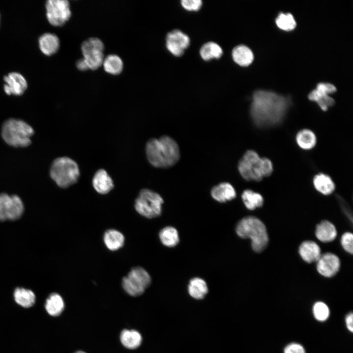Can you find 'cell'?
<instances>
[{
  "mask_svg": "<svg viewBox=\"0 0 353 353\" xmlns=\"http://www.w3.org/2000/svg\"><path fill=\"white\" fill-rule=\"evenodd\" d=\"M290 102V98L273 91H255L250 109L252 121L258 128L278 126L285 118Z\"/></svg>",
  "mask_w": 353,
  "mask_h": 353,
  "instance_id": "1",
  "label": "cell"
},
{
  "mask_svg": "<svg viewBox=\"0 0 353 353\" xmlns=\"http://www.w3.org/2000/svg\"><path fill=\"white\" fill-rule=\"evenodd\" d=\"M145 151L149 162L154 167L166 169L175 165L180 158L177 143L169 135L152 138L146 143Z\"/></svg>",
  "mask_w": 353,
  "mask_h": 353,
  "instance_id": "2",
  "label": "cell"
},
{
  "mask_svg": "<svg viewBox=\"0 0 353 353\" xmlns=\"http://www.w3.org/2000/svg\"><path fill=\"white\" fill-rule=\"evenodd\" d=\"M236 232L241 238L251 240L252 247L255 252H262L268 244L269 237L266 227L255 217L248 216L242 219L236 226Z\"/></svg>",
  "mask_w": 353,
  "mask_h": 353,
  "instance_id": "3",
  "label": "cell"
},
{
  "mask_svg": "<svg viewBox=\"0 0 353 353\" xmlns=\"http://www.w3.org/2000/svg\"><path fill=\"white\" fill-rule=\"evenodd\" d=\"M1 133L2 139L8 145L18 148L28 146L34 131L25 121L10 118L3 123Z\"/></svg>",
  "mask_w": 353,
  "mask_h": 353,
  "instance_id": "4",
  "label": "cell"
},
{
  "mask_svg": "<svg viewBox=\"0 0 353 353\" xmlns=\"http://www.w3.org/2000/svg\"><path fill=\"white\" fill-rule=\"evenodd\" d=\"M50 175L57 186L66 188L77 182L80 171L75 161L70 157L63 156L57 157L52 161Z\"/></svg>",
  "mask_w": 353,
  "mask_h": 353,
  "instance_id": "5",
  "label": "cell"
},
{
  "mask_svg": "<svg viewBox=\"0 0 353 353\" xmlns=\"http://www.w3.org/2000/svg\"><path fill=\"white\" fill-rule=\"evenodd\" d=\"M164 201L157 192L150 189L140 190L134 202L136 211L147 218H153L160 215Z\"/></svg>",
  "mask_w": 353,
  "mask_h": 353,
  "instance_id": "6",
  "label": "cell"
},
{
  "mask_svg": "<svg viewBox=\"0 0 353 353\" xmlns=\"http://www.w3.org/2000/svg\"><path fill=\"white\" fill-rule=\"evenodd\" d=\"M151 283V277L148 272L141 267H135L123 277L122 284L126 293L137 297L142 295Z\"/></svg>",
  "mask_w": 353,
  "mask_h": 353,
  "instance_id": "7",
  "label": "cell"
},
{
  "mask_svg": "<svg viewBox=\"0 0 353 353\" xmlns=\"http://www.w3.org/2000/svg\"><path fill=\"white\" fill-rule=\"evenodd\" d=\"M237 168L241 176L246 181H260L263 178L261 158L252 150H247L239 160Z\"/></svg>",
  "mask_w": 353,
  "mask_h": 353,
  "instance_id": "8",
  "label": "cell"
},
{
  "mask_svg": "<svg viewBox=\"0 0 353 353\" xmlns=\"http://www.w3.org/2000/svg\"><path fill=\"white\" fill-rule=\"evenodd\" d=\"M46 9L47 20L53 26L63 25L71 17L70 3L67 0H48Z\"/></svg>",
  "mask_w": 353,
  "mask_h": 353,
  "instance_id": "9",
  "label": "cell"
},
{
  "mask_svg": "<svg viewBox=\"0 0 353 353\" xmlns=\"http://www.w3.org/2000/svg\"><path fill=\"white\" fill-rule=\"evenodd\" d=\"M24 210V203L19 196L0 194V221L17 220L22 215Z\"/></svg>",
  "mask_w": 353,
  "mask_h": 353,
  "instance_id": "10",
  "label": "cell"
},
{
  "mask_svg": "<svg viewBox=\"0 0 353 353\" xmlns=\"http://www.w3.org/2000/svg\"><path fill=\"white\" fill-rule=\"evenodd\" d=\"M336 91V88L333 84L321 82L309 94L308 98L310 101L316 102L322 110L326 111L335 103L334 99L328 95Z\"/></svg>",
  "mask_w": 353,
  "mask_h": 353,
  "instance_id": "11",
  "label": "cell"
},
{
  "mask_svg": "<svg viewBox=\"0 0 353 353\" xmlns=\"http://www.w3.org/2000/svg\"><path fill=\"white\" fill-rule=\"evenodd\" d=\"M190 39L188 35L179 29H174L169 32L166 37V47L173 55L181 56L189 47Z\"/></svg>",
  "mask_w": 353,
  "mask_h": 353,
  "instance_id": "12",
  "label": "cell"
},
{
  "mask_svg": "<svg viewBox=\"0 0 353 353\" xmlns=\"http://www.w3.org/2000/svg\"><path fill=\"white\" fill-rule=\"evenodd\" d=\"M340 267L339 257L335 254L327 252L321 254L316 262L318 273L325 277H330L335 275Z\"/></svg>",
  "mask_w": 353,
  "mask_h": 353,
  "instance_id": "13",
  "label": "cell"
},
{
  "mask_svg": "<svg viewBox=\"0 0 353 353\" xmlns=\"http://www.w3.org/2000/svg\"><path fill=\"white\" fill-rule=\"evenodd\" d=\"M5 84L3 89L8 95L20 96L27 88V82L25 77L18 72H11L3 77Z\"/></svg>",
  "mask_w": 353,
  "mask_h": 353,
  "instance_id": "14",
  "label": "cell"
},
{
  "mask_svg": "<svg viewBox=\"0 0 353 353\" xmlns=\"http://www.w3.org/2000/svg\"><path fill=\"white\" fill-rule=\"evenodd\" d=\"M92 185L94 189L102 195L108 193L114 187L112 179L103 169L96 172L92 179Z\"/></svg>",
  "mask_w": 353,
  "mask_h": 353,
  "instance_id": "15",
  "label": "cell"
},
{
  "mask_svg": "<svg viewBox=\"0 0 353 353\" xmlns=\"http://www.w3.org/2000/svg\"><path fill=\"white\" fill-rule=\"evenodd\" d=\"M211 197L219 202L231 201L236 196L234 187L227 182H223L214 186L211 189Z\"/></svg>",
  "mask_w": 353,
  "mask_h": 353,
  "instance_id": "16",
  "label": "cell"
},
{
  "mask_svg": "<svg viewBox=\"0 0 353 353\" xmlns=\"http://www.w3.org/2000/svg\"><path fill=\"white\" fill-rule=\"evenodd\" d=\"M299 253L302 259L308 263L317 262L321 255L319 245L312 241H305L299 248Z\"/></svg>",
  "mask_w": 353,
  "mask_h": 353,
  "instance_id": "17",
  "label": "cell"
},
{
  "mask_svg": "<svg viewBox=\"0 0 353 353\" xmlns=\"http://www.w3.org/2000/svg\"><path fill=\"white\" fill-rule=\"evenodd\" d=\"M40 50L46 55L50 56L55 53L60 46L58 37L54 34L45 33L39 38Z\"/></svg>",
  "mask_w": 353,
  "mask_h": 353,
  "instance_id": "18",
  "label": "cell"
},
{
  "mask_svg": "<svg viewBox=\"0 0 353 353\" xmlns=\"http://www.w3.org/2000/svg\"><path fill=\"white\" fill-rule=\"evenodd\" d=\"M231 56L234 62L242 67L250 65L254 59L252 50L244 45H239L235 47L232 50Z\"/></svg>",
  "mask_w": 353,
  "mask_h": 353,
  "instance_id": "19",
  "label": "cell"
},
{
  "mask_svg": "<svg viewBox=\"0 0 353 353\" xmlns=\"http://www.w3.org/2000/svg\"><path fill=\"white\" fill-rule=\"evenodd\" d=\"M315 235L322 242H330L336 237L337 230L332 223L327 220H323L317 225Z\"/></svg>",
  "mask_w": 353,
  "mask_h": 353,
  "instance_id": "20",
  "label": "cell"
},
{
  "mask_svg": "<svg viewBox=\"0 0 353 353\" xmlns=\"http://www.w3.org/2000/svg\"><path fill=\"white\" fill-rule=\"evenodd\" d=\"M103 242L110 251H115L121 248L125 243V237L119 231L108 229L103 235Z\"/></svg>",
  "mask_w": 353,
  "mask_h": 353,
  "instance_id": "21",
  "label": "cell"
},
{
  "mask_svg": "<svg viewBox=\"0 0 353 353\" xmlns=\"http://www.w3.org/2000/svg\"><path fill=\"white\" fill-rule=\"evenodd\" d=\"M120 338L122 345L128 349L137 348L142 341L141 334L134 329H124L120 334Z\"/></svg>",
  "mask_w": 353,
  "mask_h": 353,
  "instance_id": "22",
  "label": "cell"
},
{
  "mask_svg": "<svg viewBox=\"0 0 353 353\" xmlns=\"http://www.w3.org/2000/svg\"><path fill=\"white\" fill-rule=\"evenodd\" d=\"M313 184L315 188L324 195H330L335 190V184L331 177L323 173L314 176Z\"/></svg>",
  "mask_w": 353,
  "mask_h": 353,
  "instance_id": "23",
  "label": "cell"
},
{
  "mask_svg": "<svg viewBox=\"0 0 353 353\" xmlns=\"http://www.w3.org/2000/svg\"><path fill=\"white\" fill-rule=\"evenodd\" d=\"M190 296L196 300L203 299L208 292V288L205 281L199 277L191 279L188 286Z\"/></svg>",
  "mask_w": 353,
  "mask_h": 353,
  "instance_id": "24",
  "label": "cell"
},
{
  "mask_svg": "<svg viewBox=\"0 0 353 353\" xmlns=\"http://www.w3.org/2000/svg\"><path fill=\"white\" fill-rule=\"evenodd\" d=\"M64 302L62 297L58 294H51L46 300L45 308L48 314L52 316H58L63 312Z\"/></svg>",
  "mask_w": 353,
  "mask_h": 353,
  "instance_id": "25",
  "label": "cell"
},
{
  "mask_svg": "<svg viewBox=\"0 0 353 353\" xmlns=\"http://www.w3.org/2000/svg\"><path fill=\"white\" fill-rule=\"evenodd\" d=\"M223 54L221 47L217 43L210 41L204 43L200 50L201 58L205 61L219 59Z\"/></svg>",
  "mask_w": 353,
  "mask_h": 353,
  "instance_id": "26",
  "label": "cell"
},
{
  "mask_svg": "<svg viewBox=\"0 0 353 353\" xmlns=\"http://www.w3.org/2000/svg\"><path fill=\"white\" fill-rule=\"evenodd\" d=\"M298 146L303 150H310L316 144V137L314 133L310 129H303L299 131L296 136Z\"/></svg>",
  "mask_w": 353,
  "mask_h": 353,
  "instance_id": "27",
  "label": "cell"
},
{
  "mask_svg": "<svg viewBox=\"0 0 353 353\" xmlns=\"http://www.w3.org/2000/svg\"><path fill=\"white\" fill-rule=\"evenodd\" d=\"M241 198L246 208L250 210L260 207L263 204L264 200L262 195L250 189L245 190Z\"/></svg>",
  "mask_w": 353,
  "mask_h": 353,
  "instance_id": "28",
  "label": "cell"
},
{
  "mask_svg": "<svg viewBox=\"0 0 353 353\" xmlns=\"http://www.w3.org/2000/svg\"><path fill=\"white\" fill-rule=\"evenodd\" d=\"M15 302L20 305L28 308L32 306L35 302V295L30 290L23 288H17L14 292Z\"/></svg>",
  "mask_w": 353,
  "mask_h": 353,
  "instance_id": "29",
  "label": "cell"
},
{
  "mask_svg": "<svg viewBox=\"0 0 353 353\" xmlns=\"http://www.w3.org/2000/svg\"><path fill=\"white\" fill-rule=\"evenodd\" d=\"M102 65L104 71L111 75H117L123 71V62L116 54H109L104 58Z\"/></svg>",
  "mask_w": 353,
  "mask_h": 353,
  "instance_id": "30",
  "label": "cell"
},
{
  "mask_svg": "<svg viewBox=\"0 0 353 353\" xmlns=\"http://www.w3.org/2000/svg\"><path fill=\"white\" fill-rule=\"evenodd\" d=\"M161 243L168 247L176 246L179 242V236L177 230L172 227H167L162 229L159 234Z\"/></svg>",
  "mask_w": 353,
  "mask_h": 353,
  "instance_id": "31",
  "label": "cell"
},
{
  "mask_svg": "<svg viewBox=\"0 0 353 353\" xmlns=\"http://www.w3.org/2000/svg\"><path fill=\"white\" fill-rule=\"evenodd\" d=\"M104 45L102 42L98 38H90L84 41L81 46L83 55H86L97 52H103Z\"/></svg>",
  "mask_w": 353,
  "mask_h": 353,
  "instance_id": "32",
  "label": "cell"
},
{
  "mask_svg": "<svg viewBox=\"0 0 353 353\" xmlns=\"http://www.w3.org/2000/svg\"><path fill=\"white\" fill-rule=\"evenodd\" d=\"M277 26L283 30L290 31L296 26V22L293 16L290 13H280L276 19Z\"/></svg>",
  "mask_w": 353,
  "mask_h": 353,
  "instance_id": "33",
  "label": "cell"
},
{
  "mask_svg": "<svg viewBox=\"0 0 353 353\" xmlns=\"http://www.w3.org/2000/svg\"><path fill=\"white\" fill-rule=\"evenodd\" d=\"M83 58L89 69L95 70L102 65L104 58L103 52H100L84 55Z\"/></svg>",
  "mask_w": 353,
  "mask_h": 353,
  "instance_id": "34",
  "label": "cell"
},
{
  "mask_svg": "<svg viewBox=\"0 0 353 353\" xmlns=\"http://www.w3.org/2000/svg\"><path fill=\"white\" fill-rule=\"evenodd\" d=\"M329 309L328 305L323 302H318L313 306V313L316 319L323 322L326 321L329 316Z\"/></svg>",
  "mask_w": 353,
  "mask_h": 353,
  "instance_id": "35",
  "label": "cell"
},
{
  "mask_svg": "<svg viewBox=\"0 0 353 353\" xmlns=\"http://www.w3.org/2000/svg\"><path fill=\"white\" fill-rule=\"evenodd\" d=\"M341 243L345 251L351 254L353 252V234L347 232L343 234L341 239Z\"/></svg>",
  "mask_w": 353,
  "mask_h": 353,
  "instance_id": "36",
  "label": "cell"
},
{
  "mask_svg": "<svg viewBox=\"0 0 353 353\" xmlns=\"http://www.w3.org/2000/svg\"><path fill=\"white\" fill-rule=\"evenodd\" d=\"M180 3L184 9L189 11H197L202 5L201 0H182Z\"/></svg>",
  "mask_w": 353,
  "mask_h": 353,
  "instance_id": "37",
  "label": "cell"
},
{
  "mask_svg": "<svg viewBox=\"0 0 353 353\" xmlns=\"http://www.w3.org/2000/svg\"><path fill=\"white\" fill-rule=\"evenodd\" d=\"M261 169L263 177L270 176L273 171L272 161L266 157L261 158Z\"/></svg>",
  "mask_w": 353,
  "mask_h": 353,
  "instance_id": "38",
  "label": "cell"
},
{
  "mask_svg": "<svg viewBox=\"0 0 353 353\" xmlns=\"http://www.w3.org/2000/svg\"><path fill=\"white\" fill-rule=\"evenodd\" d=\"M284 353H306L302 345L292 343L287 345L284 349Z\"/></svg>",
  "mask_w": 353,
  "mask_h": 353,
  "instance_id": "39",
  "label": "cell"
},
{
  "mask_svg": "<svg viewBox=\"0 0 353 353\" xmlns=\"http://www.w3.org/2000/svg\"><path fill=\"white\" fill-rule=\"evenodd\" d=\"M345 322L348 329L352 332L353 331V314L352 312H350L346 315Z\"/></svg>",
  "mask_w": 353,
  "mask_h": 353,
  "instance_id": "40",
  "label": "cell"
},
{
  "mask_svg": "<svg viewBox=\"0 0 353 353\" xmlns=\"http://www.w3.org/2000/svg\"><path fill=\"white\" fill-rule=\"evenodd\" d=\"M77 68L81 71H85L89 70L88 67L83 58L79 59L76 62Z\"/></svg>",
  "mask_w": 353,
  "mask_h": 353,
  "instance_id": "41",
  "label": "cell"
},
{
  "mask_svg": "<svg viewBox=\"0 0 353 353\" xmlns=\"http://www.w3.org/2000/svg\"><path fill=\"white\" fill-rule=\"evenodd\" d=\"M75 353H86L85 352L82 351H78Z\"/></svg>",
  "mask_w": 353,
  "mask_h": 353,
  "instance_id": "42",
  "label": "cell"
}]
</instances>
